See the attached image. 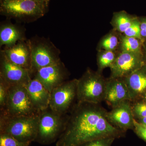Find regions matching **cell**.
<instances>
[{
	"mask_svg": "<svg viewBox=\"0 0 146 146\" xmlns=\"http://www.w3.org/2000/svg\"><path fill=\"white\" fill-rule=\"evenodd\" d=\"M100 104L77 102L73 105L56 146H80L98 138L124 136L125 132L108 121L107 111Z\"/></svg>",
	"mask_w": 146,
	"mask_h": 146,
	"instance_id": "obj_1",
	"label": "cell"
},
{
	"mask_svg": "<svg viewBox=\"0 0 146 146\" xmlns=\"http://www.w3.org/2000/svg\"><path fill=\"white\" fill-rule=\"evenodd\" d=\"M39 114L11 116L1 113L0 133L9 134L21 142L31 143L35 141L38 132Z\"/></svg>",
	"mask_w": 146,
	"mask_h": 146,
	"instance_id": "obj_2",
	"label": "cell"
},
{
	"mask_svg": "<svg viewBox=\"0 0 146 146\" xmlns=\"http://www.w3.org/2000/svg\"><path fill=\"white\" fill-rule=\"evenodd\" d=\"M106 79L102 73L87 69L78 79L77 102L100 104L104 100Z\"/></svg>",
	"mask_w": 146,
	"mask_h": 146,
	"instance_id": "obj_3",
	"label": "cell"
},
{
	"mask_svg": "<svg viewBox=\"0 0 146 146\" xmlns=\"http://www.w3.org/2000/svg\"><path fill=\"white\" fill-rule=\"evenodd\" d=\"M68 115H60L49 107L39 114L38 132L35 142L48 145L57 141L65 129Z\"/></svg>",
	"mask_w": 146,
	"mask_h": 146,
	"instance_id": "obj_4",
	"label": "cell"
},
{
	"mask_svg": "<svg viewBox=\"0 0 146 146\" xmlns=\"http://www.w3.org/2000/svg\"><path fill=\"white\" fill-rule=\"evenodd\" d=\"M0 13L7 18L28 22L36 21L46 13L35 0H0Z\"/></svg>",
	"mask_w": 146,
	"mask_h": 146,
	"instance_id": "obj_5",
	"label": "cell"
},
{
	"mask_svg": "<svg viewBox=\"0 0 146 146\" xmlns=\"http://www.w3.org/2000/svg\"><path fill=\"white\" fill-rule=\"evenodd\" d=\"M31 52V75L41 68L60 61V51L50 41L45 38L29 40Z\"/></svg>",
	"mask_w": 146,
	"mask_h": 146,
	"instance_id": "obj_6",
	"label": "cell"
},
{
	"mask_svg": "<svg viewBox=\"0 0 146 146\" xmlns=\"http://www.w3.org/2000/svg\"><path fill=\"white\" fill-rule=\"evenodd\" d=\"M39 112L32 103L26 86H10L5 107L1 113L11 116H22L37 115Z\"/></svg>",
	"mask_w": 146,
	"mask_h": 146,
	"instance_id": "obj_7",
	"label": "cell"
},
{
	"mask_svg": "<svg viewBox=\"0 0 146 146\" xmlns=\"http://www.w3.org/2000/svg\"><path fill=\"white\" fill-rule=\"evenodd\" d=\"M78 79L65 81L50 93L49 108L60 115H66L76 98Z\"/></svg>",
	"mask_w": 146,
	"mask_h": 146,
	"instance_id": "obj_8",
	"label": "cell"
},
{
	"mask_svg": "<svg viewBox=\"0 0 146 146\" xmlns=\"http://www.w3.org/2000/svg\"><path fill=\"white\" fill-rule=\"evenodd\" d=\"M143 54L118 52L110 68L111 78H124L145 64Z\"/></svg>",
	"mask_w": 146,
	"mask_h": 146,
	"instance_id": "obj_9",
	"label": "cell"
},
{
	"mask_svg": "<svg viewBox=\"0 0 146 146\" xmlns=\"http://www.w3.org/2000/svg\"><path fill=\"white\" fill-rule=\"evenodd\" d=\"M34 77L40 82L50 93L65 82L69 73L65 65L60 62L39 69L34 73Z\"/></svg>",
	"mask_w": 146,
	"mask_h": 146,
	"instance_id": "obj_10",
	"label": "cell"
},
{
	"mask_svg": "<svg viewBox=\"0 0 146 146\" xmlns=\"http://www.w3.org/2000/svg\"><path fill=\"white\" fill-rule=\"evenodd\" d=\"M0 78L11 86H26L32 78L29 71L11 63L1 52Z\"/></svg>",
	"mask_w": 146,
	"mask_h": 146,
	"instance_id": "obj_11",
	"label": "cell"
},
{
	"mask_svg": "<svg viewBox=\"0 0 146 146\" xmlns=\"http://www.w3.org/2000/svg\"><path fill=\"white\" fill-rule=\"evenodd\" d=\"M106 118L112 125L125 133L133 130L134 117L131 110V102L126 100L121 103L106 113Z\"/></svg>",
	"mask_w": 146,
	"mask_h": 146,
	"instance_id": "obj_12",
	"label": "cell"
},
{
	"mask_svg": "<svg viewBox=\"0 0 146 146\" xmlns=\"http://www.w3.org/2000/svg\"><path fill=\"white\" fill-rule=\"evenodd\" d=\"M1 52L11 62L31 72V52L29 40L21 41L11 46L5 47Z\"/></svg>",
	"mask_w": 146,
	"mask_h": 146,
	"instance_id": "obj_13",
	"label": "cell"
},
{
	"mask_svg": "<svg viewBox=\"0 0 146 146\" xmlns=\"http://www.w3.org/2000/svg\"><path fill=\"white\" fill-rule=\"evenodd\" d=\"M126 100H131L128 89L123 79H106L104 101L113 108Z\"/></svg>",
	"mask_w": 146,
	"mask_h": 146,
	"instance_id": "obj_14",
	"label": "cell"
},
{
	"mask_svg": "<svg viewBox=\"0 0 146 146\" xmlns=\"http://www.w3.org/2000/svg\"><path fill=\"white\" fill-rule=\"evenodd\" d=\"M33 106L40 112L49 107L50 93L38 80L32 78L26 85Z\"/></svg>",
	"mask_w": 146,
	"mask_h": 146,
	"instance_id": "obj_15",
	"label": "cell"
},
{
	"mask_svg": "<svg viewBox=\"0 0 146 146\" xmlns=\"http://www.w3.org/2000/svg\"><path fill=\"white\" fill-rule=\"evenodd\" d=\"M123 79L128 89L131 101L138 100L146 91V63Z\"/></svg>",
	"mask_w": 146,
	"mask_h": 146,
	"instance_id": "obj_16",
	"label": "cell"
},
{
	"mask_svg": "<svg viewBox=\"0 0 146 146\" xmlns=\"http://www.w3.org/2000/svg\"><path fill=\"white\" fill-rule=\"evenodd\" d=\"M26 40L24 32L17 26L11 23L2 24L0 27V46L10 47Z\"/></svg>",
	"mask_w": 146,
	"mask_h": 146,
	"instance_id": "obj_17",
	"label": "cell"
},
{
	"mask_svg": "<svg viewBox=\"0 0 146 146\" xmlns=\"http://www.w3.org/2000/svg\"><path fill=\"white\" fill-rule=\"evenodd\" d=\"M136 17L124 11L115 12L113 14L110 24L113 30L123 34L130 26Z\"/></svg>",
	"mask_w": 146,
	"mask_h": 146,
	"instance_id": "obj_18",
	"label": "cell"
},
{
	"mask_svg": "<svg viewBox=\"0 0 146 146\" xmlns=\"http://www.w3.org/2000/svg\"><path fill=\"white\" fill-rule=\"evenodd\" d=\"M142 42L140 39L134 37L125 36L120 33V43L119 52H128L143 54Z\"/></svg>",
	"mask_w": 146,
	"mask_h": 146,
	"instance_id": "obj_19",
	"label": "cell"
},
{
	"mask_svg": "<svg viewBox=\"0 0 146 146\" xmlns=\"http://www.w3.org/2000/svg\"><path fill=\"white\" fill-rule=\"evenodd\" d=\"M119 43L120 33L112 30L101 39L98 44L97 50L117 52Z\"/></svg>",
	"mask_w": 146,
	"mask_h": 146,
	"instance_id": "obj_20",
	"label": "cell"
},
{
	"mask_svg": "<svg viewBox=\"0 0 146 146\" xmlns=\"http://www.w3.org/2000/svg\"><path fill=\"white\" fill-rule=\"evenodd\" d=\"M118 52L108 50L98 51L97 54L98 71L102 73L104 69L110 68L117 57Z\"/></svg>",
	"mask_w": 146,
	"mask_h": 146,
	"instance_id": "obj_21",
	"label": "cell"
},
{
	"mask_svg": "<svg viewBox=\"0 0 146 146\" xmlns=\"http://www.w3.org/2000/svg\"><path fill=\"white\" fill-rule=\"evenodd\" d=\"M131 102V110L133 117L136 120L146 117V102L138 100Z\"/></svg>",
	"mask_w": 146,
	"mask_h": 146,
	"instance_id": "obj_22",
	"label": "cell"
},
{
	"mask_svg": "<svg viewBox=\"0 0 146 146\" xmlns=\"http://www.w3.org/2000/svg\"><path fill=\"white\" fill-rule=\"evenodd\" d=\"M31 144L18 141L9 134L0 133V146H29Z\"/></svg>",
	"mask_w": 146,
	"mask_h": 146,
	"instance_id": "obj_23",
	"label": "cell"
},
{
	"mask_svg": "<svg viewBox=\"0 0 146 146\" xmlns=\"http://www.w3.org/2000/svg\"><path fill=\"white\" fill-rule=\"evenodd\" d=\"M125 36L134 37L143 42L141 34V28L139 18L136 17L130 27L123 33Z\"/></svg>",
	"mask_w": 146,
	"mask_h": 146,
	"instance_id": "obj_24",
	"label": "cell"
},
{
	"mask_svg": "<svg viewBox=\"0 0 146 146\" xmlns=\"http://www.w3.org/2000/svg\"><path fill=\"white\" fill-rule=\"evenodd\" d=\"M10 86L0 78V109L3 110L5 107L8 96V89Z\"/></svg>",
	"mask_w": 146,
	"mask_h": 146,
	"instance_id": "obj_25",
	"label": "cell"
},
{
	"mask_svg": "<svg viewBox=\"0 0 146 146\" xmlns=\"http://www.w3.org/2000/svg\"><path fill=\"white\" fill-rule=\"evenodd\" d=\"M115 139L114 137L100 138L86 142L80 146H111Z\"/></svg>",
	"mask_w": 146,
	"mask_h": 146,
	"instance_id": "obj_26",
	"label": "cell"
},
{
	"mask_svg": "<svg viewBox=\"0 0 146 146\" xmlns=\"http://www.w3.org/2000/svg\"><path fill=\"white\" fill-rule=\"evenodd\" d=\"M134 131L135 133L138 137L146 142V125L138 122L134 119Z\"/></svg>",
	"mask_w": 146,
	"mask_h": 146,
	"instance_id": "obj_27",
	"label": "cell"
},
{
	"mask_svg": "<svg viewBox=\"0 0 146 146\" xmlns=\"http://www.w3.org/2000/svg\"><path fill=\"white\" fill-rule=\"evenodd\" d=\"M141 28V34L143 42L146 40V18L139 19Z\"/></svg>",
	"mask_w": 146,
	"mask_h": 146,
	"instance_id": "obj_28",
	"label": "cell"
},
{
	"mask_svg": "<svg viewBox=\"0 0 146 146\" xmlns=\"http://www.w3.org/2000/svg\"><path fill=\"white\" fill-rule=\"evenodd\" d=\"M35 1L42 7L45 13H46L48 10L50 0H35Z\"/></svg>",
	"mask_w": 146,
	"mask_h": 146,
	"instance_id": "obj_29",
	"label": "cell"
},
{
	"mask_svg": "<svg viewBox=\"0 0 146 146\" xmlns=\"http://www.w3.org/2000/svg\"><path fill=\"white\" fill-rule=\"evenodd\" d=\"M136 120V119H135ZM138 122L141 123L146 125V117L143 118V119H139L138 120H136Z\"/></svg>",
	"mask_w": 146,
	"mask_h": 146,
	"instance_id": "obj_30",
	"label": "cell"
},
{
	"mask_svg": "<svg viewBox=\"0 0 146 146\" xmlns=\"http://www.w3.org/2000/svg\"><path fill=\"white\" fill-rule=\"evenodd\" d=\"M141 97L143 98V100L146 102V91L144 93V94H143V95H142Z\"/></svg>",
	"mask_w": 146,
	"mask_h": 146,
	"instance_id": "obj_31",
	"label": "cell"
},
{
	"mask_svg": "<svg viewBox=\"0 0 146 146\" xmlns=\"http://www.w3.org/2000/svg\"><path fill=\"white\" fill-rule=\"evenodd\" d=\"M145 54H146V44L145 45Z\"/></svg>",
	"mask_w": 146,
	"mask_h": 146,
	"instance_id": "obj_32",
	"label": "cell"
}]
</instances>
